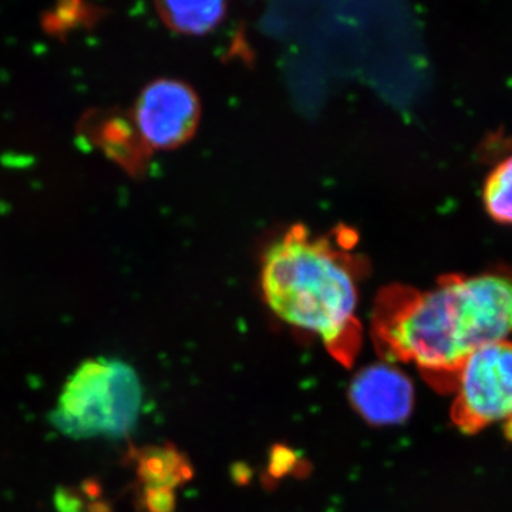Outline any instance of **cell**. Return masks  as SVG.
<instances>
[{
	"mask_svg": "<svg viewBox=\"0 0 512 512\" xmlns=\"http://www.w3.org/2000/svg\"><path fill=\"white\" fill-rule=\"evenodd\" d=\"M372 333L389 360L412 363L453 392L468 357L512 333V276L446 275L427 291L390 285L376 298Z\"/></svg>",
	"mask_w": 512,
	"mask_h": 512,
	"instance_id": "1",
	"label": "cell"
},
{
	"mask_svg": "<svg viewBox=\"0 0 512 512\" xmlns=\"http://www.w3.org/2000/svg\"><path fill=\"white\" fill-rule=\"evenodd\" d=\"M451 419L463 433L512 421V342L500 340L477 349L454 384Z\"/></svg>",
	"mask_w": 512,
	"mask_h": 512,
	"instance_id": "4",
	"label": "cell"
},
{
	"mask_svg": "<svg viewBox=\"0 0 512 512\" xmlns=\"http://www.w3.org/2000/svg\"><path fill=\"white\" fill-rule=\"evenodd\" d=\"M485 210L494 221L512 225V154L500 161L484 183Z\"/></svg>",
	"mask_w": 512,
	"mask_h": 512,
	"instance_id": "8",
	"label": "cell"
},
{
	"mask_svg": "<svg viewBox=\"0 0 512 512\" xmlns=\"http://www.w3.org/2000/svg\"><path fill=\"white\" fill-rule=\"evenodd\" d=\"M161 16L181 33L200 35L217 25L225 13L222 2H165L158 5Z\"/></svg>",
	"mask_w": 512,
	"mask_h": 512,
	"instance_id": "7",
	"label": "cell"
},
{
	"mask_svg": "<svg viewBox=\"0 0 512 512\" xmlns=\"http://www.w3.org/2000/svg\"><path fill=\"white\" fill-rule=\"evenodd\" d=\"M345 234L333 239L301 225L289 229L266 251L262 292L278 318L319 336L330 355L349 366L362 345L356 284L363 261Z\"/></svg>",
	"mask_w": 512,
	"mask_h": 512,
	"instance_id": "2",
	"label": "cell"
},
{
	"mask_svg": "<svg viewBox=\"0 0 512 512\" xmlns=\"http://www.w3.org/2000/svg\"><path fill=\"white\" fill-rule=\"evenodd\" d=\"M200 113V101L187 84L157 80L138 97L134 113L138 137L150 150L181 146L194 134Z\"/></svg>",
	"mask_w": 512,
	"mask_h": 512,
	"instance_id": "5",
	"label": "cell"
},
{
	"mask_svg": "<svg viewBox=\"0 0 512 512\" xmlns=\"http://www.w3.org/2000/svg\"><path fill=\"white\" fill-rule=\"evenodd\" d=\"M141 387L134 370L113 359L83 363L57 400V429L73 437L121 436L136 423Z\"/></svg>",
	"mask_w": 512,
	"mask_h": 512,
	"instance_id": "3",
	"label": "cell"
},
{
	"mask_svg": "<svg viewBox=\"0 0 512 512\" xmlns=\"http://www.w3.org/2000/svg\"><path fill=\"white\" fill-rule=\"evenodd\" d=\"M349 396L356 412L377 426L402 423L413 410L412 382L386 363L360 370L350 384Z\"/></svg>",
	"mask_w": 512,
	"mask_h": 512,
	"instance_id": "6",
	"label": "cell"
}]
</instances>
